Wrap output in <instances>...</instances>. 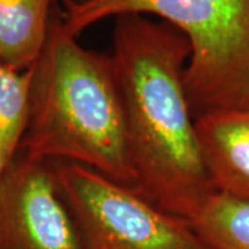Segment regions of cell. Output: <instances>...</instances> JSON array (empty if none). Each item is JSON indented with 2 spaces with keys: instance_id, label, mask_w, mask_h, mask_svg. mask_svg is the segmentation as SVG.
<instances>
[{
  "instance_id": "cell-7",
  "label": "cell",
  "mask_w": 249,
  "mask_h": 249,
  "mask_svg": "<svg viewBox=\"0 0 249 249\" xmlns=\"http://www.w3.org/2000/svg\"><path fill=\"white\" fill-rule=\"evenodd\" d=\"M54 0H0V62L29 70L45 49Z\"/></svg>"
},
{
  "instance_id": "cell-6",
  "label": "cell",
  "mask_w": 249,
  "mask_h": 249,
  "mask_svg": "<svg viewBox=\"0 0 249 249\" xmlns=\"http://www.w3.org/2000/svg\"><path fill=\"white\" fill-rule=\"evenodd\" d=\"M196 132L212 188L249 201V108L199 116Z\"/></svg>"
},
{
  "instance_id": "cell-5",
  "label": "cell",
  "mask_w": 249,
  "mask_h": 249,
  "mask_svg": "<svg viewBox=\"0 0 249 249\" xmlns=\"http://www.w3.org/2000/svg\"><path fill=\"white\" fill-rule=\"evenodd\" d=\"M0 249H83L49 162L18 155L0 175Z\"/></svg>"
},
{
  "instance_id": "cell-2",
  "label": "cell",
  "mask_w": 249,
  "mask_h": 249,
  "mask_svg": "<svg viewBox=\"0 0 249 249\" xmlns=\"http://www.w3.org/2000/svg\"><path fill=\"white\" fill-rule=\"evenodd\" d=\"M31 72L19 155L71 160L137 191L111 57L82 47L52 17L45 49Z\"/></svg>"
},
{
  "instance_id": "cell-1",
  "label": "cell",
  "mask_w": 249,
  "mask_h": 249,
  "mask_svg": "<svg viewBox=\"0 0 249 249\" xmlns=\"http://www.w3.org/2000/svg\"><path fill=\"white\" fill-rule=\"evenodd\" d=\"M137 191L187 222L214 193L196 140L186 36L142 14L115 17L112 54Z\"/></svg>"
},
{
  "instance_id": "cell-8",
  "label": "cell",
  "mask_w": 249,
  "mask_h": 249,
  "mask_svg": "<svg viewBox=\"0 0 249 249\" xmlns=\"http://www.w3.org/2000/svg\"><path fill=\"white\" fill-rule=\"evenodd\" d=\"M31 68L17 71L0 62V175L17 160L27 130Z\"/></svg>"
},
{
  "instance_id": "cell-9",
  "label": "cell",
  "mask_w": 249,
  "mask_h": 249,
  "mask_svg": "<svg viewBox=\"0 0 249 249\" xmlns=\"http://www.w3.org/2000/svg\"><path fill=\"white\" fill-rule=\"evenodd\" d=\"M190 224L213 249H249V201L214 191Z\"/></svg>"
},
{
  "instance_id": "cell-4",
  "label": "cell",
  "mask_w": 249,
  "mask_h": 249,
  "mask_svg": "<svg viewBox=\"0 0 249 249\" xmlns=\"http://www.w3.org/2000/svg\"><path fill=\"white\" fill-rule=\"evenodd\" d=\"M83 249H213L190 223L78 163L53 166Z\"/></svg>"
},
{
  "instance_id": "cell-3",
  "label": "cell",
  "mask_w": 249,
  "mask_h": 249,
  "mask_svg": "<svg viewBox=\"0 0 249 249\" xmlns=\"http://www.w3.org/2000/svg\"><path fill=\"white\" fill-rule=\"evenodd\" d=\"M155 16L186 36L184 85L194 118L249 108V0H67L72 36L101 19Z\"/></svg>"
}]
</instances>
